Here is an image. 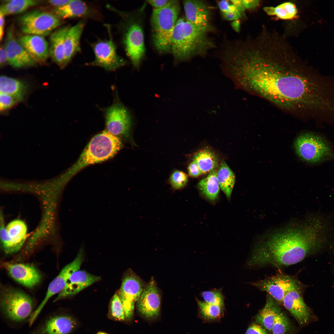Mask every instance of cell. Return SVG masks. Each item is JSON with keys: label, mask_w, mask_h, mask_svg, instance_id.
<instances>
[{"label": "cell", "mask_w": 334, "mask_h": 334, "mask_svg": "<svg viewBox=\"0 0 334 334\" xmlns=\"http://www.w3.org/2000/svg\"><path fill=\"white\" fill-rule=\"evenodd\" d=\"M244 47L232 59V69L245 89L280 108L310 118L323 96L319 74L299 65L282 44Z\"/></svg>", "instance_id": "1"}, {"label": "cell", "mask_w": 334, "mask_h": 334, "mask_svg": "<svg viewBox=\"0 0 334 334\" xmlns=\"http://www.w3.org/2000/svg\"><path fill=\"white\" fill-rule=\"evenodd\" d=\"M329 242L324 221L318 216L310 215L259 241L247 264L252 268L269 265L279 268L294 264L324 250Z\"/></svg>", "instance_id": "2"}, {"label": "cell", "mask_w": 334, "mask_h": 334, "mask_svg": "<svg viewBox=\"0 0 334 334\" xmlns=\"http://www.w3.org/2000/svg\"><path fill=\"white\" fill-rule=\"evenodd\" d=\"M212 28H202L178 18L171 34L170 52L176 62L203 56L215 47L209 35Z\"/></svg>", "instance_id": "3"}, {"label": "cell", "mask_w": 334, "mask_h": 334, "mask_svg": "<svg viewBox=\"0 0 334 334\" xmlns=\"http://www.w3.org/2000/svg\"><path fill=\"white\" fill-rule=\"evenodd\" d=\"M120 139L107 130L94 136L91 139L79 159L65 175L69 179L87 166L113 157L121 148Z\"/></svg>", "instance_id": "4"}, {"label": "cell", "mask_w": 334, "mask_h": 334, "mask_svg": "<svg viewBox=\"0 0 334 334\" xmlns=\"http://www.w3.org/2000/svg\"><path fill=\"white\" fill-rule=\"evenodd\" d=\"M180 10L179 1L171 0L164 7L152 11L151 19L152 39L155 47L160 53L170 52L171 37Z\"/></svg>", "instance_id": "5"}, {"label": "cell", "mask_w": 334, "mask_h": 334, "mask_svg": "<svg viewBox=\"0 0 334 334\" xmlns=\"http://www.w3.org/2000/svg\"><path fill=\"white\" fill-rule=\"evenodd\" d=\"M294 148L299 158L309 164L334 160V151L331 144L315 133L308 132L300 134L295 141Z\"/></svg>", "instance_id": "6"}, {"label": "cell", "mask_w": 334, "mask_h": 334, "mask_svg": "<svg viewBox=\"0 0 334 334\" xmlns=\"http://www.w3.org/2000/svg\"><path fill=\"white\" fill-rule=\"evenodd\" d=\"M0 306L6 320L16 324L28 321L35 311L32 298L19 290L5 289L2 294Z\"/></svg>", "instance_id": "7"}, {"label": "cell", "mask_w": 334, "mask_h": 334, "mask_svg": "<svg viewBox=\"0 0 334 334\" xmlns=\"http://www.w3.org/2000/svg\"><path fill=\"white\" fill-rule=\"evenodd\" d=\"M61 19L53 13L38 10L21 16L18 23L21 31L28 35L47 36L62 24Z\"/></svg>", "instance_id": "8"}, {"label": "cell", "mask_w": 334, "mask_h": 334, "mask_svg": "<svg viewBox=\"0 0 334 334\" xmlns=\"http://www.w3.org/2000/svg\"><path fill=\"white\" fill-rule=\"evenodd\" d=\"M139 17L137 15L129 17L123 37L126 54L136 68L139 67L145 52L142 23Z\"/></svg>", "instance_id": "9"}, {"label": "cell", "mask_w": 334, "mask_h": 334, "mask_svg": "<svg viewBox=\"0 0 334 334\" xmlns=\"http://www.w3.org/2000/svg\"><path fill=\"white\" fill-rule=\"evenodd\" d=\"M84 257V250L81 248L74 260L63 267L58 275L50 282L44 298L35 309L29 320L30 326L32 325L35 322L49 299L54 295L60 293L64 289L71 275L79 269Z\"/></svg>", "instance_id": "10"}, {"label": "cell", "mask_w": 334, "mask_h": 334, "mask_svg": "<svg viewBox=\"0 0 334 334\" xmlns=\"http://www.w3.org/2000/svg\"><path fill=\"white\" fill-rule=\"evenodd\" d=\"M250 284L260 290L267 292L279 304L283 303L284 297L288 291L303 286L296 278L284 274L268 277Z\"/></svg>", "instance_id": "11"}, {"label": "cell", "mask_w": 334, "mask_h": 334, "mask_svg": "<svg viewBox=\"0 0 334 334\" xmlns=\"http://www.w3.org/2000/svg\"><path fill=\"white\" fill-rule=\"evenodd\" d=\"M109 38L108 40L96 43L93 48L94 60L88 65L102 67L107 71H114L124 66L125 61L117 54L109 27H107Z\"/></svg>", "instance_id": "12"}, {"label": "cell", "mask_w": 334, "mask_h": 334, "mask_svg": "<svg viewBox=\"0 0 334 334\" xmlns=\"http://www.w3.org/2000/svg\"><path fill=\"white\" fill-rule=\"evenodd\" d=\"M143 282L135 275L128 274L123 277L121 287L117 292L122 303L125 319L132 317L134 305L139 300L144 288Z\"/></svg>", "instance_id": "13"}, {"label": "cell", "mask_w": 334, "mask_h": 334, "mask_svg": "<svg viewBox=\"0 0 334 334\" xmlns=\"http://www.w3.org/2000/svg\"><path fill=\"white\" fill-rule=\"evenodd\" d=\"M107 131L115 135L128 136L131 126V118L127 110L117 100L105 112Z\"/></svg>", "instance_id": "14"}, {"label": "cell", "mask_w": 334, "mask_h": 334, "mask_svg": "<svg viewBox=\"0 0 334 334\" xmlns=\"http://www.w3.org/2000/svg\"><path fill=\"white\" fill-rule=\"evenodd\" d=\"M76 325L71 316L56 312L45 317L29 334H69Z\"/></svg>", "instance_id": "15"}, {"label": "cell", "mask_w": 334, "mask_h": 334, "mask_svg": "<svg viewBox=\"0 0 334 334\" xmlns=\"http://www.w3.org/2000/svg\"><path fill=\"white\" fill-rule=\"evenodd\" d=\"M4 44L8 63L17 68L32 66L36 64L26 50L15 37L13 24L7 30Z\"/></svg>", "instance_id": "16"}, {"label": "cell", "mask_w": 334, "mask_h": 334, "mask_svg": "<svg viewBox=\"0 0 334 334\" xmlns=\"http://www.w3.org/2000/svg\"><path fill=\"white\" fill-rule=\"evenodd\" d=\"M161 305L160 293L156 282L152 278L144 287L137 301V308L143 316L152 319L157 317L159 315Z\"/></svg>", "instance_id": "17"}, {"label": "cell", "mask_w": 334, "mask_h": 334, "mask_svg": "<svg viewBox=\"0 0 334 334\" xmlns=\"http://www.w3.org/2000/svg\"><path fill=\"white\" fill-rule=\"evenodd\" d=\"M101 279L99 276L79 269L70 276L64 289L58 293L53 302L74 296Z\"/></svg>", "instance_id": "18"}, {"label": "cell", "mask_w": 334, "mask_h": 334, "mask_svg": "<svg viewBox=\"0 0 334 334\" xmlns=\"http://www.w3.org/2000/svg\"><path fill=\"white\" fill-rule=\"evenodd\" d=\"M304 287L288 291L285 295L283 304L301 325L308 322L310 314L309 308L305 303L302 297Z\"/></svg>", "instance_id": "19"}, {"label": "cell", "mask_w": 334, "mask_h": 334, "mask_svg": "<svg viewBox=\"0 0 334 334\" xmlns=\"http://www.w3.org/2000/svg\"><path fill=\"white\" fill-rule=\"evenodd\" d=\"M183 4L186 20L201 27H212L210 24L211 9L206 2L202 0H187L183 1Z\"/></svg>", "instance_id": "20"}, {"label": "cell", "mask_w": 334, "mask_h": 334, "mask_svg": "<svg viewBox=\"0 0 334 334\" xmlns=\"http://www.w3.org/2000/svg\"><path fill=\"white\" fill-rule=\"evenodd\" d=\"M3 266L15 280L28 288H32L41 280V275L33 266L23 263L4 262Z\"/></svg>", "instance_id": "21"}, {"label": "cell", "mask_w": 334, "mask_h": 334, "mask_svg": "<svg viewBox=\"0 0 334 334\" xmlns=\"http://www.w3.org/2000/svg\"><path fill=\"white\" fill-rule=\"evenodd\" d=\"M8 234L6 240L2 244L7 254H12L19 251L26 238L27 228L23 221L16 219L10 222L6 227Z\"/></svg>", "instance_id": "22"}, {"label": "cell", "mask_w": 334, "mask_h": 334, "mask_svg": "<svg viewBox=\"0 0 334 334\" xmlns=\"http://www.w3.org/2000/svg\"><path fill=\"white\" fill-rule=\"evenodd\" d=\"M18 40L36 63L46 61L49 56V44L44 36L26 34Z\"/></svg>", "instance_id": "23"}, {"label": "cell", "mask_w": 334, "mask_h": 334, "mask_svg": "<svg viewBox=\"0 0 334 334\" xmlns=\"http://www.w3.org/2000/svg\"><path fill=\"white\" fill-rule=\"evenodd\" d=\"M70 28L69 26L60 27L53 32L49 37V56L62 68L64 60L65 39Z\"/></svg>", "instance_id": "24"}, {"label": "cell", "mask_w": 334, "mask_h": 334, "mask_svg": "<svg viewBox=\"0 0 334 334\" xmlns=\"http://www.w3.org/2000/svg\"><path fill=\"white\" fill-rule=\"evenodd\" d=\"M84 26V22L80 21L70 29L65 40L62 68L67 65L75 54L80 51V41Z\"/></svg>", "instance_id": "25"}, {"label": "cell", "mask_w": 334, "mask_h": 334, "mask_svg": "<svg viewBox=\"0 0 334 334\" xmlns=\"http://www.w3.org/2000/svg\"><path fill=\"white\" fill-rule=\"evenodd\" d=\"M92 11L82 1L71 0L62 7L55 8L53 13L60 19H63L89 16L92 15Z\"/></svg>", "instance_id": "26"}, {"label": "cell", "mask_w": 334, "mask_h": 334, "mask_svg": "<svg viewBox=\"0 0 334 334\" xmlns=\"http://www.w3.org/2000/svg\"><path fill=\"white\" fill-rule=\"evenodd\" d=\"M281 312L279 303L268 294L265 305L256 316L255 321L271 332L275 318Z\"/></svg>", "instance_id": "27"}, {"label": "cell", "mask_w": 334, "mask_h": 334, "mask_svg": "<svg viewBox=\"0 0 334 334\" xmlns=\"http://www.w3.org/2000/svg\"><path fill=\"white\" fill-rule=\"evenodd\" d=\"M28 89L27 84L19 79L2 75L0 78V93L14 96L22 101Z\"/></svg>", "instance_id": "28"}, {"label": "cell", "mask_w": 334, "mask_h": 334, "mask_svg": "<svg viewBox=\"0 0 334 334\" xmlns=\"http://www.w3.org/2000/svg\"><path fill=\"white\" fill-rule=\"evenodd\" d=\"M199 316L203 321L213 322L219 321L223 317L224 305L210 304L196 298Z\"/></svg>", "instance_id": "29"}, {"label": "cell", "mask_w": 334, "mask_h": 334, "mask_svg": "<svg viewBox=\"0 0 334 334\" xmlns=\"http://www.w3.org/2000/svg\"><path fill=\"white\" fill-rule=\"evenodd\" d=\"M193 160L197 164L202 174L210 173L219 165L217 156L209 149H204L197 152L193 156Z\"/></svg>", "instance_id": "30"}, {"label": "cell", "mask_w": 334, "mask_h": 334, "mask_svg": "<svg viewBox=\"0 0 334 334\" xmlns=\"http://www.w3.org/2000/svg\"><path fill=\"white\" fill-rule=\"evenodd\" d=\"M197 186L206 198L211 201L216 200L220 188L217 178V171L214 170L210 172L198 183Z\"/></svg>", "instance_id": "31"}, {"label": "cell", "mask_w": 334, "mask_h": 334, "mask_svg": "<svg viewBox=\"0 0 334 334\" xmlns=\"http://www.w3.org/2000/svg\"><path fill=\"white\" fill-rule=\"evenodd\" d=\"M217 178L220 189L227 198L230 199L235 184V176L224 161H221L217 171Z\"/></svg>", "instance_id": "32"}, {"label": "cell", "mask_w": 334, "mask_h": 334, "mask_svg": "<svg viewBox=\"0 0 334 334\" xmlns=\"http://www.w3.org/2000/svg\"><path fill=\"white\" fill-rule=\"evenodd\" d=\"M5 2L0 6V11L5 16L21 13L40 3V1L36 0H10Z\"/></svg>", "instance_id": "33"}, {"label": "cell", "mask_w": 334, "mask_h": 334, "mask_svg": "<svg viewBox=\"0 0 334 334\" xmlns=\"http://www.w3.org/2000/svg\"><path fill=\"white\" fill-rule=\"evenodd\" d=\"M265 12L270 15H275L283 19H293L297 16L298 11L295 5L291 2L282 3L276 7L266 6L263 8Z\"/></svg>", "instance_id": "34"}, {"label": "cell", "mask_w": 334, "mask_h": 334, "mask_svg": "<svg viewBox=\"0 0 334 334\" xmlns=\"http://www.w3.org/2000/svg\"><path fill=\"white\" fill-rule=\"evenodd\" d=\"M109 314L114 320L123 321L125 319L122 303L116 292L112 297L109 303Z\"/></svg>", "instance_id": "35"}, {"label": "cell", "mask_w": 334, "mask_h": 334, "mask_svg": "<svg viewBox=\"0 0 334 334\" xmlns=\"http://www.w3.org/2000/svg\"><path fill=\"white\" fill-rule=\"evenodd\" d=\"M290 327L289 319L284 313L281 311L275 318L271 331L272 334H285Z\"/></svg>", "instance_id": "36"}, {"label": "cell", "mask_w": 334, "mask_h": 334, "mask_svg": "<svg viewBox=\"0 0 334 334\" xmlns=\"http://www.w3.org/2000/svg\"><path fill=\"white\" fill-rule=\"evenodd\" d=\"M201 295L204 301L207 303L224 305V297L220 289L203 291Z\"/></svg>", "instance_id": "37"}, {"label": "cell", "mask_w": 334, "mask_h": 334, "mask_svg": "<svg viewBox=\"0 0 334 334\" xmlns=\"http://www.w3.org/2000/svg\"><path fill=\"white\" fill-rule=\"evenodd\" d=\"M188 179V176L185 173L180 170H175L170 175L169 182L173 189L179 190L186 186Z\"/></svg>", "instance_id": "38"}, {"label": "cell", "mask_w": 334, "mask_h": 334, "mask_svg": "<svg viewBox=\"0 0 334 334\" xmlns=\"http://www.w3.org/2000/svg\"><path fill=\"white\" fill-rule=\"evenodd\" d=\"M22 100L17 97L6 94L0 93V109L4 111L9 109Z\"/></svg>", "instance_id": "39"}, {"label": "cell", "mask_w": 334, "mask_h": 334, "mask_svg": "<svg viewBox=\"0 0 334 334\" xmlns=\"http://www.w3.org/2000/svg\"><path fill=\"white\" fill-rule=\"evenodd\" d=\"M218 6L222 13L238 10L230 1L222 0L218 2Z\"/></svg>", "instance_id": "40"}, {"label": "cell", "mask_w": 334, "mask_h": 334, "mask_svg": "<svg viewBox=\"0 0 334 334\" xmlns=\"http://www.w3.org/2000/svg\"><path fill=\"white\" fill-rule=\"evenodd\" d=\"M188 171L189 175L192 177H197L202 174L197 164L193 160L189 165Z\"/></svg>", "instance_id": "41"}, {"label": "cell", "mask_w": 334, "mask_h": 334, "mask_svg": "<svg viewBox=\"0 0 334 334\" xmlns=\"http://www.w3.org/2000/svg\"><path fill=\"white\" fill-rule=\"evenodd\" d=\"M245 334H268L266 330L259 325L253 324L247 329Z\"/></svg>", "instance_id": "42"}, {"label": "cell", "mask_w": 334, "mask_h": 334, "mask_svg": "<svg viewBox=\"0 0 334 334\" xmlns=\"http://www.w3.org/2000/svg\"><path fill=\"white\" fill-rule=\"evenodd\" d=\"M222 13L223 17L225 19L229 21L239 19L242 15L238 10Z\"/></svg>", "instance_id": "43"}, {"label": "cell", "mask_w": 334, "mask_h": 334, "mask_svg": "<svg viewBox=\"0 0 334 334\" xmlns=\"http://www.w3.org/2000/svg\"><path fill=\"white\" fill-rule=\"evenodd\" d=\"M170 0H150L146 2L155 9L161 8L166 6Z\"/></svg>", "instance_id": "44"}, {"label": "cell", "mask_w": 334, "mask_h": 334, "mask_svg": "<svg viewBox=\"0 0 334 334\" xmlns=\"http://www.w3.org/2000/svg\"><path fill=\"white\" fill-rule=\"evenodd\" d=\"M8 63L7 58L4 45H1L0 48V65L4 66Z\"/></svg>", "instance_id": "45"}, {"label": "cell", "mask_w": 334, "mask_h": 334, "mask_svg": "<svg viewBox=\"0 0 334 334\" xmlns=\"http://www.w3.org/2000/svg\"><path fill=\"white\" fill-rule=\"evenodd\" d=\"M71 0H51L48 1L47 2L50 5L54 6L55 8L62 7L68 3Z\"/></svg>", "instance_id": "46"}, {"label": "cell", "mask_w": 334, "mask_h": 334, "mask_svg": "<svg viewBox=\"0 0 334 334\" xmlns=\"http://www.w3.org/2000/svg\"><path fill=\"white\" fill-rule=\"evenodd\" d=\"M230 2L235 6L237 10L242 14L246 8L244 5L243 0H232Z\"/></svg>", "instance_id": "47"}, {"label": "cell", "mask_w": 334, "mask_h": 334, "mask_svg": "<svg viewBox=\"0 0 334 334\" xmlns=\"http://www.w3.org/2000/svg\"><path fill=\"white\" fill-rule=\"evenodd\" d=\"M245 7L246 9H250L256 7L258 4V0H243Z\"/></svg>", "instance_id": "48"}, {"label": "cell", "mask_w": 334, "mask_h": 334, "mask_svg": "<svg viewBox=\"0 0 334 334\" xmlns=\"http://www.w3.org/2000/svg\"><path fill=\"white\" fill-rule=\"evenodd\" d=\"M5 16L0 11V41H1L3 35L5 24Z\"/></svg>", "instance_id": "49"}, {"label": "cell", "mask_w": 334, "mask_h": 334, "mask_svg": "<svg viewBox=\"0 0 334 334\" xmlns=\"http://www.w3.org/2000/svg\"><path fill=\"white\" fill-rule=\"evenodd\" d=\"M231 25L235 31L237 32L239 31L240 28V24L239 19L233 21L231 24Z\"/></svg>", "instance_id": "50"}, {"label": "cell", "mask_w": 334, "mask_h": 334, "mask_svg": "<svg viewBox=\"0 0 334 334\" xmlns=\"http://www.w3.org/2000/svg\"><path fill=\"white\" fill-rule=\"evenodd\" d=\"M97 334H108L104 332H99Z\"/></svg>", "instance_id": "51"}]
</instances>
